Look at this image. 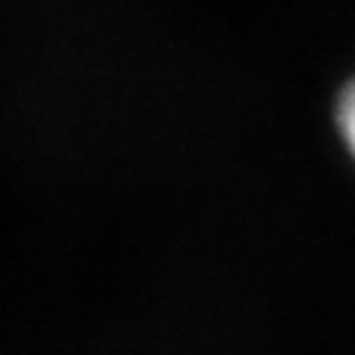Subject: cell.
<instances>
[{"label":"cell","instance_id":"obj_1","mask_svg":"<svg viewBox=\"0 0 355 355\" xmlns=\"http://www.w3.org/2000/svg\"><path fill=\"white\" fill-rule=\"evenodd\" d=\"M335 130L340 137V146L355 163V77L340 89L338 104H335Z\"/></svg>","mask_w":355,"mask_h":355}]
</instances>
